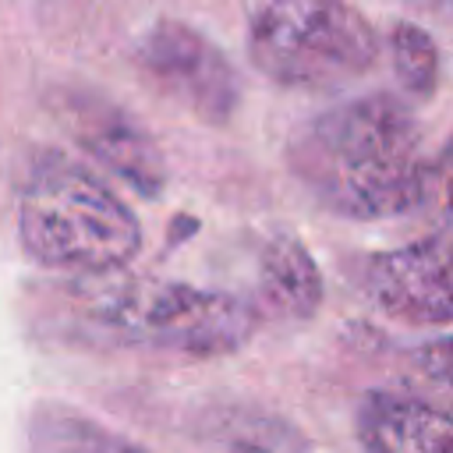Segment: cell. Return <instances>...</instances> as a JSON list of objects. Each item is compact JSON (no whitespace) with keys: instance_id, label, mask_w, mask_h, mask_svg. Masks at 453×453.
<instances>
[{"instance_id":"2","label":"cell","mask_w":453,"mask_h":453,"mask_svg":"<svg viewBox=\"0 0 453 453\" xmlns=\"http://www.w3.org/2000/svg\"><path fill=\"white\" fill-rule=\"evenodd\" d=\"M21 251L53 273L99 276L142 248L134 209L64 152H35L18 184Z\"/></svg>"},{"instance_id":"3","label":"cell","mask_w":453,"mask_h":453,"mask_svg":"<svg viewBox=\"0 0 453 453\" xmlns=\"http://www.w3.org/2000/svg\"><path fill=\"white\" fill-rule=\"evenodd\" d=\"M244 42L269 81L304 92L350 85L379 60L372 21L347 0H255Z\"/></svg>"},{"instance_id":"8","label":"cell","mask_w":453,"mask_h":453,"mask_svg":"<svg viewBox=\"0 0 453 453\" xmlns=\"http://www.w3.org/2000/svg\"><path fill=\"white\" fill-rule=\"evenodd\" d=\"M365 453H453V407L372 389L357 407Z\"/></svg>"},{"instance_id":"9","label":"cell","mask_w":453,"mask_h":453,"mask_svg":"<svg viewBox=\"0 0 453 453\" xmlns=\"http://www.w3.org/2000/svg\"><path fill=\"white\" fill-rule=\"evenodd\" d=\"M258 304L280 319H311L322 304V273L308 248L276 234L258 255Z\"/></svg>"},{"instance_id":"6","label":"cell","mask_w":453,"mask_h":453,"mask_svg":"<svg viewBox=\"0 0 453 453\" xmlns=\"http://www.w3.org/2000/svg\"><path fill=\"white\" fill-rule=\"evenodd\" d=\"M368 301L407 326L453 322V237H421L375 251L361 269Z\"/></svg>"},{"instance_id":"13","label":"cell","mask_w":453,"mask_h":453,"mask_svg":"<svg viewBox=\"0 0 453 453\" xmlns=\"http://www.w3.org/2000/svg\"><path fill=\"white\" fill-rule=\"evenodd\" d=\"M425 202H432V212L446 226H453V138L442 145V152L428 166V195H425Z\"/></svg>"},{"instance_id":"4","label":"cell","mask_w":453,"mask_h":453,"mask_svg":"<svg viewBox=\"0 0 453 453\" xmlns=\"http://www.w3.org/2000/svg\"><path fill=\"white\" fill-rule=\"evenodd\" d=\"M103 315L113 333L180 354L237 350L241 343H248L258 322L255 304L223 290H198L184 283L127 294L120 301H110Z\"/></svg>"},{"instance_id":"14","label":"cell","mask_w":453,"mask_h":453,"mask_svg":"<svg viewBox=\"0 0 453 453\" xmlns=\"http://www.w3.org/2000/svg\"><path fill=\"white\" fill-rule=\"evenodd\" d=\"M226 453H269V449H265V446H258V442H244V439H241V442H234Z\"/></svg>"},{"instance_id":"12","label":"cell","mask_w":453,"mask_h":453,"mask_svg":"<svg viewBox=\"0 0 453 453\" xmlns=\"http://www.w3.org/2000/svg\"><path fill=\"white\" fill-rule=\"evenodd\" d=\"M411 365H414V372L421 379H428L435 389L453 396V333L414 347L411 350Z\"/></svg>"},{"instance_id":"10","label":"cell","mask_w":453,"mask_h":453,"mask_svg":"<svg viewBox=\"0 0 453 453\" xmlns=\"http://www.w3.org/2000/svg\"><path fill=\"white\" fill-rule=\"evenodd\" d=\"M25 453H145L131 439L103 428L71 407H39L28 418Z\"/></svg>"},{"instance_id":"7","label":"cell","mask_w":453,"mask_h":453,"mask_svg":"<svg viewBox=\"0 0 453 453\" xmlns=\"http://www.w3.org/2000/svg\"><path fill=\"white\" fill-rule=\"evenodd\" d=\"M57 117L67 134L110 173H117L131 191L159 198L166 188V163L156 138L113 99L92 88L57 92Z\"/></svg>"},{"instance_id":"5","label":"cell","mask_w":453,"mask_h":453,"mask_svg":"<svg viewBox=\"0 0 453 453\" xmlns=\"http://www.w3.org/2000/svg\"><path fill=\"white\" fill-rule=\"evenodd\" d=\"M138 67L159 92L209 124H226L241 103V74L226 53L184 21H156L138 39Z\"/></svg>"},{"instance_id":"11","label":"cell","mask_w":453,"mask_h":453,"mask_svg":"<svg viewBox=\"0 0 453 453\" xmlns=\"http://www.w3.org/2000/svg\"><path fill=\"white\" fill-rule=\"evenodd\" d=\"M389 60L403 92L414 99H428L439 81V50L425 28L414 21H396L389 28Z\"/></svg>"},{"instance_id":"1","label":"cell","mask_w":453,"mask_h":453,"mask_svg":"<svg viewBox=\"0 0 453 453\" xmlns=\"http://www.w3.org/2000/svg\"><path fill=\"white\" fill-rule=\"evenodd\" d=\"M287 166L326 212L393 219L425 202L432 163L411 106L393 92H365L294 127Z\"/></svg>"}]
</instances>
